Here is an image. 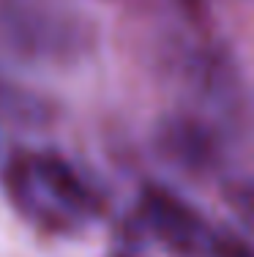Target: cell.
<instances>
[{"instance_id": "1", "label": "cell", "mask_w": 254, "mask_h": 257, "mask_svg": "<svg viewBox=\"0 0 254 257\" xmlns=\"http://www.w3.org/2000/svg\"><path fill=\"white\" fill-rule=\"evenodd\" d=\"M14 205L41 227L71 232L99 216L101 200L69 159L52 151H28L17 156L6 175Z\"/></svg>"}, {"instance_id": "2", "label": "cell", "mask_w": 254, "mask_h": 257, "mask_svg": "<svg viewBox=\"0 0 254 257\" xmlns=\"http://www.w3.org/2000/svg\"><path fill=\"white\" fill-rule=\"evenodd\" d=\"M140 222L159 241L172 246L175 252L199 254L216 252L219 257H251L249 249L227 243L205 224L197 211H191L183 200L169 194L167 189H148L140 200Z\"/></svg>"}, {"instance_id": "3", "label": "cell", "mask_w": 254, "mask_h": 257, "mask_svg": "<svg viewBox=\"0 0 254 257\" xmlns=\"http://www.w3.org/2000/svg\"><path fill=\"white\" fill-rule=\"evenodd\" d=\"M238 205H240V211L246 213L249 219H254V181H249L243 189L238 192Z\"/></svg>"}, {"instance_id": "4", "label": "cell", "mask_w": 254, "mask_h": 257, "mask_svg": "<svg viewBox=\"0 0 254 257\" xmlns=\"http://www.w3.org/2000/svg\"><path fill=\"white\" fill-rule=\"evenodd\" d=\"M180 3H183L186 9H199V6L205 3V0H180Z\"/></svg>"}]
</instances>
